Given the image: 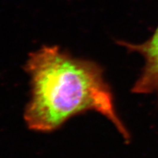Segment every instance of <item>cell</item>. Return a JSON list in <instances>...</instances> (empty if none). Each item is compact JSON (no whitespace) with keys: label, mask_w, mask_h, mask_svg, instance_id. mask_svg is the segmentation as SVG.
Returning <instances> with one entry per match:
<instances>
[{"label":"cell","mask_w":158,"mask_h":158,"mask_svg":"<svg viewBox=\"0 0 158 158\" xmlns=\"http://www.w3.org/2000/svg\"><path fill=\"white\" fill-rule=\"evenodd\" d=\"M118 44L130 52L140 54L145 60L141 76L135 81L132 92L135 94L158 95V26L153 35L139 44L119 41Z\"/></svg>","instance_id":"cell-2"},{"label":"cell","mask_w":158,"mask_h":158,"mask_svg":"<svg viewBox=\"0 0 158 158\" xmlns=\"http://www.w3.org/2000/svg\"><path fill=\"white\" fill-rule=\"evenodd\" d=\"M24 69L31 79L32 95L24 112L29 129L51 132L73 116L94 111L111 122L125 141L130 140L98 63L46 45L29 54Z\"/></svg>","instance_id":"cell-1"}]
</instances>
